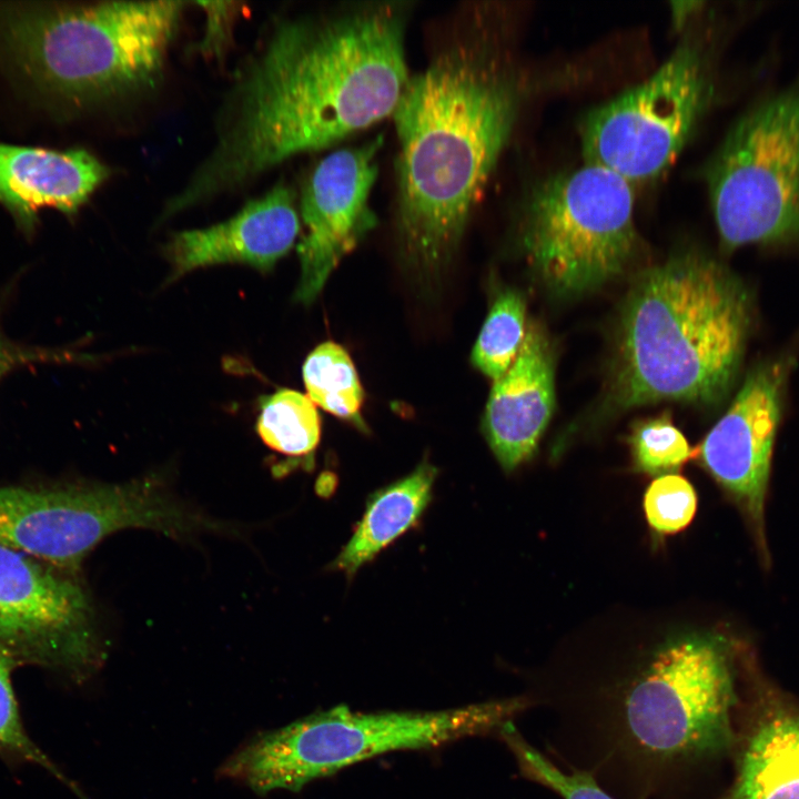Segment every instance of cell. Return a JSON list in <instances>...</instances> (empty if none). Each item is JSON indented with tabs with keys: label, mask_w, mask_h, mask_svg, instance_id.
<instances>
[{
	"label": "cell",
	"mask_w": 799,
	"mask_h": 799,
	"mask_svg": "<svg viewBox=\"0 0 799 799\" xmlns=\"http://www.w3.org/2000/svg\"><path fill=\"white\" fill-rule=\"evenodd\" d=\"M412 2L342 3L279 19L236 72L216 142L170 218L392 115L409 78Z\"/></svg>",
	"instance_id": "1"
},
{
	"label": "cell",
	"mask_w": 799,
	"mask_h": 799,
	"mask_svg": "<svg viewBox=\"0 0 799 799\" xmlns=\"http://www.w3.org/2000/svg\"><path fill=\"white\" fill-rule=\"evenodd\" d=\"M503 44L486 4L455 10L392 114L397 245L419 275L452 261L515 128L523 88Z\"/></svg>",
	"instance_id": "2"
},
{
	"label": "cell",
	"mask_w": 799,
	"mask_h": 799,
	"mask_svg": "<svg viewBox=\"0 0 799 799\" xmlns=\"http://www.w3.org/2000/svg\"><path fill=\"white\" fill-rule=\"evenodd\" d=\"M744 284L717 261L687 253L643 271L623 303L613 400L712 403L731 386L751 327Z\"/></svg>",
	"instance_id": "3"
},
{
	"label": "cell",
	"mask_w": 799,
	"mask_h": 799,
	"mask_svg": "<svg viewBox=\"0 0 799 799\" xmlns=\"http://www.w3.org/2000/svg\"><path fill=\"white\" fill-rule=\"evenodd\" d=\"M186 2L0 3V52L75 109L136 98L163 78Z\"/></svg>",
	"instance_id": "4"
},
{
	"label": "cell",
	"mask_w": 799,
	"mask_h": 799,
	"mask_svg": "<svg viewBox=\"0 0 799 799\" xmlns=\"http://www.w3.org/2000/svg\"><path fill=\"white\" fill-rule=\"evenodd\" d=\"M735 701L724 640L689 635L659 647L613 697L593 701L604 755L644 776L684 771L730 739Z\"/></svg>",
	"instance_id": "5"
},
{
	"label": "cell",
	"mask_w": 799,
	"mask_h": 799,
	"mask_svg": "<svg viewBox=\"0 0 799 799\" xmlns=\"http://www.w3.org/2000/svg\"><path fill=\"white\" fill-rule=\"evenodd\" d=\"M524 698L437 711H354L337 706L264 732L220 768L257 795L300 791L309 782L390 751L427 749L500 729L527 707Z\"/></svg>",
	"instance_id": "6"
},
{
	"label": "cell",
	"mask_w": 799,
	"mask_h": 799,
	"mask_svg": "<svg viewBox=\"0 0 799 799\" xmlns=\"http://www.w3.org/2000/svg\"><path fill=\"white\" fill-rule=\"evenodd\" d=\"M519 237L552 293L594 291L619 275L637 247L633 184L588 162L539 180L520 203Z\"/></svg>",
	"instance_id": "7"
},
{
	"label": "cell",
	"mask_w": 799,
	"mask_h": 799,
	"mask_svg": "<svg viewBox=\"0 0 799 799\" xmlns=\"http://www.w3.org/2000/svg\"><path fill=\"white\" fill-rule=\"evenodd\" d=\"M705 178L725 247L799 242V74L739 114Z\"/></svg>",
	"instance_id": "8"
},
{
	"label": "cell",
	"mask_w": 799,
	"mask_h": 799,
	"mask_svg": "<svg viewBox=\"0 0 799 799\" xmlns=\"http://www.w3.org/2000/svg\"><path fill=\"white\" fill-rule=\"evenodd\" d=\"M196 525L195 510L153 478L42 489L0 487V545L70 574L118 530L139 527L185 537Z\"/></svg>",
	"instance_id": "9"
},
{
	"label": "cell",
	"mask_w": 799,
	"mask_h": 799,
	"mask_svg": "<svg viewBox=\"0 0 799 799\" xmlns=\"http://www.w3.org/2000/svg\"><path fill=\"white\" fill-rule=\"evenodd\" d=\"M714 92L709 52L685 41L646 80L587 113L580 127L586 162L631 184L658 176L691 136Z\"/></svg>",
	"instance_id": "10"
},
{
	"label": "cell",
	"mask_w": 799,
	"mask_h": 799,
	"mask_svg": "<svg viewBox=\"0 0 799 799\" xmlns=\"http://www.w3.org/2000/svg\"><path fill=\"white\" fill-rule=\"evenodd\" d=\"M0 648L32 664L82 679L103 660L93 607L62 572L0 545Z\"/></svg>",
	"instance_id": "11"
},
{
	"label": "cell",
	"mask_w": 799,
	"mask_h": 799,
	"mask_svg": "<svg viewBox=\"0 0 799 799\" xmlns=\"http://www.w3.org/2000/svg\"><path fill=\"white\" fill-rule=\"evenodd\" d=\"M782 356L754 367L728 411L695 449L742 514L763 567L770 566L766 503L782 395L791 367Z\"/></svg>",
	"instance_id": "12"
},
{
	"label": "cell",
	"mask_w": 799,
	"mask_h": 799,
	"mask_svg": "<svg viewBox=\"0 0 799 799\" xmlns=\"http://www.w3.org/2000/svg\"><path fill=\"white\" fill-rule=\"evenodd\" d=\"M383 138L325 155L306 178L300 200L305 227L297 244L301 274L294 299L311 304L341 260L377 225L370 198Z\"/></svg>",
	"instance_id": "13"
},
{
	"label": "cell",
	"mask_w": 799,
	"mask_h": 799,
	"mask_svg": "<svg viewBox=\"0 0 799 799\" xmlns=\"http://www.w3.org/2000/svg\"><path fill=\"white\" fill-rule=\"evenodd\" d=\"M294 191L281 183L249 201L234 216L204 229L178 232L164 252L170 281L205 266L241 263L271 270L300 234Z\"/></svg>",
	"instance_id": "14"
},
{
	"label": "cell",
	"mask_w": 799,
	"mask_h": 799,
	"mask_svg": "<svg viewBox=\"0 0 799 799\" xmlns=\"http://www.w3.org/2000/svg\"><path fill=\"white\" fill-rule=\"evenodd\" d=\"M555 407V360L545 331L529 321L510 367L494 381L483 431L497 462L512 472L535 453Z\"/></svg>",
	"instance_id": "15"
},
{
	"label": "cell",
	"mask_w": 799,
	"mask_h": 799,
	"mask_svg": "<svg viewBox=\"0 0 799 799\" xmlns=\"http://www.w3.org/2000/svg\"><path fill=\"white\" fill-rule=\"evenodd\" d=\"M109 174L103 162L81 148L55 150L0 141V204L26 235L34 233L42 209L75 215Z\"/></svg>",
	"instance_id": "16"
},
{
	"label": "cell",
	"mask_w": 799,
	"mask_h": 799,
	"mask_svg": "<svg viewBox=\"0 0 799 799\" xmlns=\"http://www.w3.org/2000/svg\"><path fill=\"white\" fill-rule=\"evenodd\" d=\"M437 468L421 462L406 476L373 492L348 542L331 569L348 578L421 522L433 498Z\"/></svg>",
	"instance_id": "17"
},
{
	"label": "cell",
	"mask_w": 799,
	"mask_h": 799,
	"mask_svg": "<svg viewBox=\"0 0 799 799\" xmlns=\"http://www.w3.org/2000/svg\"><path fill=\"white\" fill-rule=\"evenodd\" d=\"M732 799H799V718L777 716L757 730Z\"/></svg>",
	"instance_id": "18"
},
{
	"label": "cell",
	"mask_w": 799,
	"mask_h": 799,
	"mask_svg": "<svg viewBox=\"0 0 799 799\" xmlns=\"http://www.w3.org/2000/svg\"><path fill=\"white\" fill-rule=\"evenodd\" d=\"M307 396L317 406L365 429L364 391L348 353L334 342L317 345L303 364Z\"/></svg>",
	"instance_id": "19"
},
{
	"label": "cell",
	"mask_w": 799,
	"mask_h": 799,
	"mask_svg": "<svg viewBox=\"0 0 799 799\" xmlns=\"http://www.w3.org/2000/svg\"><path fill=\"white\" fill-rule=\"evenodd\" d=\"M256 429L277 453L310 459L321 439V418L307 395L280 390L261 400Z\"/></svg>",
	"instance_id": "20"
},
{
	"label": "cell",
	"mask_w": 799,
	"mask_h": 799,
	"mask_svg": "<svg viewBox=\"0 0 799 799\" xmlns=\"http://www.w3.org/2000/svg\"><path fill=\"white\" fill-rule=\"evenodd\" d=\"M526 303L516 290L506 289L495 299L472 351V363L496 381L515 361L525 340Z\"/></svg>",
	"instance_id": "21"
},
{
	"label": "cell",
	"mask_w": 799,
	"mask_h": 799,
	"mask_svg": "<svg viewBox=\"0 0 799 799\" xmlns=\"http://www.w3.org/2000/svg\"><path fill=\"white\" fill-rule=\"evenodd\" d=\"M628 443L636 468L657 477L674 474L695 455V449L666 412L635 422Z\"/></svg>",
	"instance_id": "22"
},
{
	"label": "cell",
	"mask_w": 799,
	"mask_h": 799,
	"mask_svg": "<svg viewBox=\"0 0 799 799\" xmlns=\"http://www.w3.org/2000/svg\"><path fill=\"white\" fill-rule=\"evenodd\" d=\"M500 735L516 756L522 771L530 779L553 789L563 799H615L587 771L566 773L532 747L515 729L512 721Z\"/></svg>",
	"instance_id": "23"
},
{
	"label": "cell",
	"mask_w": 799,
	"mask_h": 799,
	"mask_svg": "<svg viewBox=\"0 0 799 799\" xmlns=\"http://www.w3.org/2000/svg\"><path fill=\"white\" fill-rule=\"evenodd\" d=\"M18 665L11 655L0 648V754L39 765L68 783L26 731L11 680L12 670Z\"/></svg>",
	"instance_id": "24"
},
{
	"label": "cell",
	"mask_w": 799,
	"mask_h": 799,
	"mask_svg": "<svg viewBox=\"0 0 799 799\" xmlns=\"http://www.w3.org/2000/svg\"><path fill=\"white\" fill-rule=\"evenodd\" d=\"M644 510L649 526L659 534L685 529L697 510V494L687 478L678 474L656 477L644 496Z\"/></svg>",
	"instance_id": "25"
},
{
	"label": "cell",
	"mask_w": 799,
	"mask_h": 799,
	"mask_svg": "<svg viewBox=\"0 0 799 799\" xmlns=\"http://www.w3.org/2000/svg\"><path fill=\"white\" fill-rule=\"evenodd\" d=\"M2 300L0 299V381L9 372L26 365L63 363L75 355L63 350L23 345L10 340L1 326Z\"/></svg>",
	"instance_id": "26"
},
{
	"label": "cell",
	"mask_w": 799,
	"mask_h": 799,
	"mask_svg": "<svg viewBox=\"0 0 799 799\" xmlns=\"http://www.w3.org/2000/svg\"><path fill=\"white\" fill-rule=\"evenodd\" d=\"M206 12L208 23L200 43L203 53L222 55L231 38V24L235 9L232 2H196Z\"/></svg>",
	"instance_id": "27"
}]
</instances>
